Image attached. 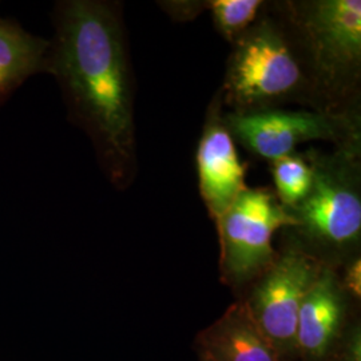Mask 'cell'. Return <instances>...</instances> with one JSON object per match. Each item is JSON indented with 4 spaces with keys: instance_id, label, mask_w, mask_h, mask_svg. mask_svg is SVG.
<instances>
[{
    "instance_id": "cell-1",
    "label": "cell",
    "mask_w": 361,
    "mask_h": 361,
    "mask_svg": "<svg viewBox=\"0 0 361 361\" xmlns=\"http://www.w3.org/2000/svg\"><path fill=\"white\" fill-rule=\"evenodd\" d=\"M46 71L56 78L70 119L94 145L111 185L128 189L137 174L134 78L121 6L66 0L55 7Z\"/></svg>"
},
{
    "instance_id": "cell-2",
    "label": "cell",
    "mask_w": 361,
    "mask_h": 361,
    "mask_svg": "<svg viewBox=\"0 0 361 361\" xmlns=\"http://www.w3.org/2000/svg\"><path fill=\"white\" fill-rule=\"evenodd\" d=\"M310 80L313 109L360 110V0L276 3Z\"/></svg>"
},
{
    "instance_id": "cell-3",
    "label": "cell",
    "mask_w": 361,
    "mask_h": 361,
    "mask_svg": "<svg viewBox=\"0 0 361 361\" xmlns=\"http://www.w3.org/2000/svg\"><path fill=\"white\" fill-rule=\"evenodd\" d=\"M271 8V13L264 6L257 20L232 43L219 90L232 113L274 110L290 102L313 109L310 80L296 42L276 4Z\"/></svg>"
},
{
    "instance_id": "cell-4",
    "label": "cell",
    "mask_w": 361,
    "mask_h": 361,
    "mask_svg": "<svg viewBox=\"0 0 361 361\" xmlns=\"http://www.w3.org/2000/svg\"><path fill=\"white\" fill-rule=\"evenodd\" d=\"M361 149H336L304 153L312 168L307 197L286 209L296 231L312 244L347 249L361 234Z\"/></svg>"
},
{
    "instance_id": "cell-5",
    "label": "cell",
    "mask_w": 361,
    "mask_h": 361,
    "mask_svg": "<svg viewBox=\"0 0 361 361\" xmlns=\"http://www.w3.org/2000/svg\"><path fill=\"white\" fill-rule=\"evenodd\" d=\"M221 273L228 284L241 286L259 279L276 259L273 235L295 221L268 188H247L216 221Z\"/></svg>"
},
{
    "instance_id": "cell-6",
    "label": "cell",
    "mask_w": 361,
    "mask_h": 361,
    "mask_svg": "<svg viewBox=\"0 0 361 361\" xmlns=\"http://www.w3.org/2000/svg\"><path fill=\"white\" fill-rule=\"evenodd\" d=\"M225 126L257 157L268 161L296 153L312 141L335 143L336 149H361L360 110L320 111L274 109L258 113H224Z\"/></svg>"
},
{
    "instance_id": "cell-7",
    "label": "cell",
    "mask_w": 361,
    "mask_h": 361,
    "mask_svg": "<svg viewBox=\"0 0 361 361\" xmlns=\"http://www.w3.org/2000/svg\"><path fill=\"white\" fill-rule=\"evenodd\" d=\"M324 267L307 250L290 247L276 257L246 301L279 355L296 347L298 312Z\"/></svg>"
},
{
    "instance_id": "cell-8",
    "label": "cell",
    "mask_w": 361,
    "mask_h": 361,
    "mask_svg": "<svg viewBox=\"0 0 361 361\" xmlns=\"http://www.w3.org/2000/svg\"><path fill=\"white\" fill-rule=\"evenodd\" d=\"M195 159L200 193L210 217L217 221L246 188L245 166L225 126L219 91L209 107Z\"/></svg>"
},
{
    "instance_id": "cell-9",
    "label": "cell",
    "mask_w": 361,
    "mask_h": 361,
    "mask_svg": "<svg viewBox=\"0 0 361 361\" xmlns=\"http://www.w3.org/2000/svg\"><path fill=\"white\" fill-rule=\"evenodd\" d=\"M201 352L214 361H279L246 301H240L198 337Z\"/></svg>"
},
{
    "instance_id": "cell-10",
    "label": "cell",
    "mask_w": 361,
    "mask_h": 361,
    "mask_svg": "<svg viewBox=\"0 0 361 361\" xmlns=\"http://www.w3.org/2000/svg\"><path fill=\"white\" fill-rule=\"evenodd\" d=\"M343 313L341 286L335 271L325 265L298 312L297 347L310 356H323L338 331Z\"/></svg>"
},
{
    "instance_id": "cell-11",
    "label": "cell",
    "mask_w": 361,
    "mask_h": 361,
    "mask_svg": "<svg viewBox=\"0 0 361 361\" xmlns=\"http://www.w3.org/2000/svg\"><path fill=\"white\" fill-rule=\"evenodd\" d=\"M50 42L28 34L11 20L0 19V104L27 78L46 71Z\"/></svg>"
},
{
    "instance_id": "cell-12",
    "label": "cell",
    "mask_w": 361,
    "mask_h": 361,
    "mask_svg": "<svg viewBox=\"0 0 361 361\" xmlns=\"http://www.w3.org/2000/svg\"><path fill=\"white\" fill-rule=\"evenodd\" d=\"M276 195L286 209L296 207L310 192L312 168L304 153H292L271 162Z\"/></svg>"
},
{
    "instance_id": "cell-13",
    "label": "cell",
    "mask_w": 361,
    "mask_h": 361,
    "mask_svg": "<svg viewBox=\"0 0 361 361\" xmlns=\"http://www.w3.org/2000/svg\"><path fill=\"white\" fill-rule=\"evenodd\" d=\"M261 0H212L205 7L212 11L214 26L219 34L234 43L252 26L264 10Z\"/></svg>"
},
{
    "instance_id": "cell-14",
    "label": "cell",
    "mask_w": 361,
    "mask_h": 361,
    "mask_svg": "<svg viewBox=\"0 0 361 361\" xmlns=\"http://www.w3.org/2000/svg\"><path fill=\"white\" fill-rule=\"evenodd\" d=\"M345 288L355 297L361 296V261L360 258L353 259L347 269L345 274Z\"/></svg>"
},
{
    "instance_id": "cell-15",
    "label": "cell",
    "mask_w": 361,
    "mask_h": 361,
    "mask_svg": "<svg viewBox=\"0 0 361 361\" xmlns=\"http://www.w3.org/2000/svg\"><path fill=\"white\" fill-rule=\"evenodd\" d=\"M201 359H202V361H214L210 356H207V353H204V352H201Z\"/></svg>"
}]
</instances>
